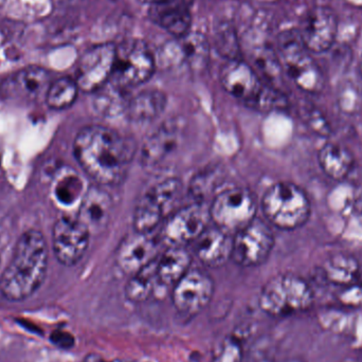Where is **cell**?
I'll list each match as a JSON object with an SVG mask.
<instances>
[{
	"instance_id": "3957f363",
	"label": "cell",
	"mask_w": 362,
	"mask_h": 362,
	"mask_svg": "<svg viewBox=\"0 0 362 362\" xmlns=\"http://www.w3.org/2000/svg\"><path fill=\"white\" fill-rule=\"evenodd\" d=\"M219 78L229 95L255 110L269 112L286 107V95L283 90L266 84L244 59L227 61L221 68Z\"/></svg>"
},
{
	"instance_id": "484cf974",
	"label": "cell",
	"mask_w": 362,
	"mask_h": 362,
	"mask_svg": "<svg viewBox=\"0 0 362 362\" xmlns=\"http://www.w3.org/2000/svg\"><path fill=\"white\" fill-rule=\"evenodd\" d=\"M93 107L95 112L104 117L120 116L127 112L131 99L127 93V88L115 84L112 81L104 85L102 88L95 93Z\"/></svg>"
},
{
	"instance_id": "7402d4cb",
	"label": "cell",
	"mask_w": 362,
	"mask_h": 362,
	"mask_svg": "<svg viewBox=\"0 0 362 362\" xmlns=\"http://www.w3.org/2000/svg\"><path fill=\"white\" fill-rule=\"evenodd\" d=\"M191 261V255L183 247H169L160 257H157L158 284L174 286L189 272Z\"/></svg>"
},
{
	"instance_id": "f1b7e54d",
	"label": "cell",
	"mask_w": 362,
	"mask_h": 362,
	"mask_svg": "<svg viewBox=\"0 0 362 362\" xmlns=\"http://www.w3.org/2000/svg\"><path fill=\"white\" fill-rule=\"evenodd\" d=\"M78 91L80 88L76 80L64 76L51 82L45 99H46L47 105L51 110H67L76 101Z\"/></svg>"
},
{
	"instance_id": "6da1fadb",
	"label": "cell",
	"mask_w": 362,
	"mask_h": 362,
	"mask_svg": "<svg viewBox=\"0 0 362 362\" xmlns=\"http://www.w3.org/2000/svg\"><path fill=\"white\" fill-rule=\"evenodd\" d=\"M74 152L89 177L101 185H116L127 177L137 146L112 127L88 125L76 134Z\"/></svg>"
},
{
	"instance_id": "5bb4252c",
	"label": "cell",
	"mask_w": 362,
	"mask_h": 362,
	"mask_svg": "<svg viewBox=\"0 0 362 362\" xmlns=\"http://www.w3.org/2000/svg\"><path fill=\"white\" fill-rule=\"evenodd\" d=\"M298 32L310 52H325L337 37V15L329 6H315L306 13Z\"/></svg>"
},
{
	"instance_id": "cb8c5ba5",
	"label": "cell",
	"mask_w": 362,
	"mask_h": 362,
	"mask_svg": "<svg viewBox=\"0 0 362 362\" xmlns=\"http://www.w3.org/2000/svg\"><path fill=\"white\" fill-rule=\"evenodd\" d=\"M251 66L266 84L281 89L283 68L278 53L267 45L250 47Z\"/></svg>"
},
{
	"instance_id": "603a6c76",
	"label": "cell",
	"mask_w": 362,
	"mask_h": 362,
	"mask_svg": "<svg viewBox=\"0 0 362 362\" xmlns=\"http://www.w3.org/2000/svg\"><path fill=\"white\" fill-rule=\"evenodd\" d=\"M318 161L322 171L332 180H346L354 167V157L348 148L339 144H325L318 153Z\"/></svg>"
},
{
	"instance_id": "d6986e66",
	"label": "cell",
	"mask_w": 362,
	"mask_h": 362,
	"mask_svg": "<svg viewBox=\"0 0 362 362\" xmlns=\"http://www.w3.org/2000/svg\"><path fill=\"white\" fill-rule=\"evenodd\" d=\"M194 243V252L204 266L221 267L231 259L232 235L219 228H206Z\"/></svg>"
},
{
	"instance_id": "2e32d148",
	"label": "cell",
	"mask_w": 362,
	"mask_h": 362,
	"mask_svg": "<svg viewBox=\"0 0 362 362\" xmlns=\"http://www.w3.org/2000/svg\"><path fill=\"white\" fill-rule=\"evenodd\" d=\"M50 84V74L46 69L29 66L6 78L2 83L1 93L10 99L32 102L42 95L46 97Z\"/></svg>"
},
{
	"instance_id": "7a4b0ae2",
	"label": "cell",
	"mask_w": 362,
	"mask_h": 362,
	"mask_svg": "<svg viewBox=\"0 0 362 362\" xmlns=\"http://www.w3.org/2000/svg\"><path fill=\"white\" fill-rule=\"evenodd\" d=\"M46 238L37 230L25 232L17 240L12 259L0 276V295L10 302L29 299L44 284L48 272Z\"/></svg>"
},
{
	"instance_id": "4fadbf2b",
	"label": "cell",
	"mask_w": 362,
	"mask_h": 362,
	"mask_svg": "<svg viewBox=\"0 0 362 362\" xmlns=\"http://www.w3.org/2000/svg\"><path fill=\"white\" fill-rule=\"evenodd\" d=\"M210 45L204 34L191 32L167 42L159 50L156 63L174 68L187 64L193 69H202L208 63Z\"/></svg>"
},
{
	"instance_id": "8992f818",
	"label": "cell",
	"mask_w": 362,
	"mask_h": 362,
	"mask_svg": "<svg viewBox=\"0 0 362 362\" xmlns=\"http://www.w3.org/2000/svg\"><path fill=\"white\" fill-rule=\"evenodd\" d=\"M314 302L312 287L301 276L280 274L266 282L259 296V305L272 317H286L305 312Z\"/></svg>"
},
{
	"instance_id": "83f0119b",
	"label": "cell",
	"mask_w": 362,
	"mask_h": 362,
	"mask_svg": "<svg viewBox=\"0 0 362 362\" xmlns=\"http://www.w3.org/2000/svg\"><path fill=\"white\" fill-rule=\"evenodd\" d=\"M157 259L131 276L125 285V297L133 303H144L154 295L158 286L156 272Z\"/></svg>"
},
{
	"instance_id": "ab89813d",
	"label": "cell",
	"mask_w": 362,
	"mask_h": 362,
	"mask_svg": "<svg viewBox=\"0 0 362 362\" xmlns=\"http://www.w3.org/2000/svg\"><path fill=\"white\" fill-rule=\"evenodd\" d=\"M359 71H361V74L362 76V53H361V59H359Z\"/></svg>"
},
{
	"instance_id": "4316f807",
	"label": "cell",
	"mask_w": 362,
	"mask_h": 362,
	"mask_svg": "<svg viewBox=\"0 0 362 362\" xmlns=\"http://www.w3.org/2000/svg\"><path fill=\"white\" fill-rule=\"evenodd\" d=\"M325 279L336 285L353 284L359 276V264L352 255L337 253L332 255L322 266Z\"/></svg>"
},
{
	"instance_id": "d6a6232c",
	"label": "cell",
	"mask_w": 362,
	"mask_h": 362,
	"mask_svg": "<svg viewBox=\"0 0 362 362\" xmlns=\"http://www.w3.org/2000/svg\"><path fill=\"white\" fill-rule=\"evenodd\" d=\"M214 40L219 54L225 57L227 61L240 59V42L229 21H221L215 25Z\"/></svg>"
},
{
	"instance_id": "ac0fdd59",
	"label": "cell",
	"mask_w": 362,
	"mask_h": 362,
	"mask_svg": "<svg viewBox=\"0 0 362 362\" xmlns=\"http://www.w3.org/2000/svg\"><path fill=\"white\" fill-rule=\"evenodd\" d=\"M112 196L100 187H89L81 200L78 219L88 228L90 233L103 232L112 218Z\"/></svg>"
},
{
	"instance_id": "7c38bea8",
	"label": "cell",
	"mask_w": 362,
	"mask_h": 362,
	"mask_svg": "<svg viewBox=\"0 0 362 362\" xmlns=\"http://www.w3.org/2000/svg\"><path fill=\"white\" fill-rule=\"evenodd\" d=\"M116 46L98 45L84 53L78 62L76 82L80 90L93 93L107 84L114 74Z\"/></svg>"
},
{
	"instance_id": "d4e9b609",
	"label": "cell",
	"mask_w": 362,
	"mask_h": 362,
	"mask_svg": "<svg viewBox=\"0 0 362 362\" xmlns=\"http://www.w3.org/2000/svg\"><path fill=\"white\" fill-rule=\"evenodd\" d=\"M167 106V95L157 89H148L131 99L127 114L134 122H150L158 118Z\"/></svg>"
},
{
	"instance_id": "4dcf8cb0",
	"label": "cell",
	"mask_w": 362,
	"mask_h": 362,
	"mask_svg": "<svg viewBox=\"0 0 362 362\" xmlns=\"http://www.w3.org/2000/svg\"><path fill=\"white\" fill-rule=\"evenodd\" d=\"M223 181V173L221 169L218 167H209L194 176L189 189L196 202L204 204L211 196L215 197V191L221 187Z\"/></svg>"
},
{
	"instance_id": "60d3db41",
	"label": "cell",
	"mask_w": 362,
	"mask_h": 362,
	"mask_svg": "<svg viewBox=\"0 0 362 362\" xmlns=\"http://www.w3.org/2000/svg\"><path fill=\"white\" fill-rule=\"evenodd\" d=\"M0 264H1V257H0Z\"/></svg>"
},
{
	"instance_id": "f35d334b",
	"label": "cell",
	"mask_w": 362,
	"mask_h": 362,
	"mask_svg": "<svg viewBox=\"0 0 362 362\" xmlns=\"http://www.w3.org/2000/svg\"><path fill=\"white\" fill-rule=\"evenodd\" d=\"M140 1L150 4V6H156V4H163V2L168 1V0H140Z\"/></svg>"
},
{
	"instance_id": "277c9868",
	"label": "cell",
	"mask_w": 362,
	"mask_h": 362,
	"mask_svg": "<svg viewBox=\"0 0 362 362\" xmlns=\"http://www.w3.org/2000/svg\"><path fill=\"white\" fill-rule=\"evenodd\" d=\"M276 46L283 71L293 84L305 93H321L325 88V76L320 66L313 59L312 52L304 45L298 30L281 32Z\"/></svg>"
},
{
	"instance_id": "30bf717a",
	"label": "cell",
	"mask_w": 362,
	"mask_h": 362,
	"mask_svg": "<svg viewBox=\"0 0 362 362\" xmlns=\"http://www.w3.org/2000/svg\"><path fill=\"white\" fill-rule=\"evenodd\" d=\"M214 281L202 269H189L173 286L174 308L185 316L200 314L212 301Z\"/></svg>"
},
{
	"instance_id": "1f68e13d",
	"label": "cell",
	"mask_w": 362,
	"mask_h": 362,
	"mask_svg": "<svg viewBox=\"0 0 362 362\" xmlns=\"http://www.w3.org/2000/svg\"><path fill=\"white\" fill-rule=\"evenodd\" d=\"M165 218L163 211L146 194H144L140 198L134 212V229L138 233L150 234Z\"/></svg>"
},
{
	"instance_id": "52a82bcc",
	"label": "cell",
	"mask_w": 362,
	"mask_h": 362,
	"mask_svg": "<svg viewBox=\"0 0 362 362\" xmlns=\"http://www.w3.org/2000/svg\"><path fill=\"white\" fill-rule=\"evenodd\" d=\"M257 212V196L246 187L221 189L209 208V216L215 227L231 235L250 223Z\"/></svg>"
},
{
	"instance_id": "f546056e",
	"label": "cell",
	"mask_w": 362,
	"mask_h": 362,
	"mask_svg": "<svg viewBox=\"0 0 362 362\" xmlns=\"http://www.w3.org/2000/svg\"><path fill=\"white\" fill-rule=\"evenodd\" d=\"M182 185L177 178H167L153 185L146 195L156 204V206L163 211L165 217L173 212L177 202H180Z\"/></svg>"
},
{
	"instance_id": "9c48e42d",
	"label": "cell",
	"mask_w": 362,
	"mask_h": 362,
	"mask_svg": "<svg viewBox=\"0 0 362 362\" xmlns=\"http://www.w3.org/2000/svg\"><path fill=\"white\" fill-rule=\"evenodd\" d=\"M274 246L272 228L263 219L255 217L233 234L231 259L242 267H257L267 261Z\"/></svg>"
},
{
	"instance_id": "5b68a950",
	"label": "cell",
	"mask_w": 362,
	"mask_h": 362,
	"mask_svg": "<svg viewBox=\"0 0 362 362\" xmlns=\"http://www.w3.org/2000/svg\"><path fill=\"white\" fill-rule=\"evenodd\" d=\"M267 221L282 230H295L305 225L312 212L310 198L302 187L289 181L272 185L262 198Z\"/></svg>"
},
{
	"instance_id": "44dd1931",
	"label": "cell",
	"mask_w": 362,
	"mask_h": 362,
	"mask_svg": "<svg viewBox=\"0 0 362 362\" xmlns=\"http://www.w3.org/2000/svg\"><path fill=\"white\" fill-rule=\"evenodd\" d=\"M151 18L175 38L189 33L192 14L189 4L183 0H168L151 8Z\"/></svg>"
},
{
	"instance_id": "9a60e30c",
	"label": "cell",
	"mask_w": 362,
	"mask_h": 362,
	"mask_svg": "<svg viewBox=\"0 0 362 362\" xmlns=\"http://www.w3.org/2000/svg\"><path fill=\"white\" fill-rule=\"evenodd\" d=\"M209 211L195 202L172 213L163 230V242L169 247H183L194 242L206 229Z\"/></svg>"
},
{
	"instance_id": "836d02e7",
	"label": "cell",
	"mask_w": 362,
	"mask_h": 362,
	"mask_svg": "<svg viewBox=\"0 0 362 362\" xmlns=\"http://www.w3.org/2000/svg\"><path fill=\"white\" fill-rule=\"evenodd\" d=\"M84 185L80 176L74 172H67L59 176L53 187L55 199L63 206H71L83 197Z\"/></svg>"
},
{
	"instance_id": "ba28073f",
	"label": "cell",
	"mask_w": 362,
	"mask_h": 362,
	"mask_svg": "<svg viewBox=\"0 0 362 362\" xmlns=\"http://www.w3.org/2000/svg\"><path fill=\"white\" fill-rule=\"evenodd\" d=\"M156 69V57L144 40L129 38L116 46L112 82L123 88L150 80Z\"/></svg>"
},
{
	"instance_id": "74e56055",
	"label": "cell",
	"mask_w": 362,
	"mask_h": 362,
	"mask_svg": "<svg viewBox=\"0 0 362 362\" xmlns=\"http://www.w3.org/2000/svg\"><path fill=\"white\" fill-rule=\"evenodd\" d=\"M83 362H110L105 361L101 355L99 354H87L86 357L83 359Z\"/></svg>"
},
{
	"instance_id": "8d00e7d4",
	"label": "cell",
	"mask_w": 362,
	"mask_h": 362,
	"mask_svg": "<svg viewBox=\"0 0 362 362\" xmlns=\"http://www.w3.org/2000/svg\"><path fill=\"white\" fill-rule=\"evenodd\" d=\"M50 341L57 348L63 349V350H70L76 344V338L69 332L57 329L51 334Z\"/></svg>"
},
{
	"instance_id": "e575fe53",
	"label": "cell",
	"mask_w": 362,
	"mask_h": 362,
	"mask_svg": "<svg viewBox=\"0 0 362 362\" xmlns=\"http://www.w3.org/2000/svg\"><path fill=\"white\" fill-rule=\"evenodd\" d=\"M244 350L238 338L226 336L213 349L212 362H243Z\"/></svg>"
},
{
	"instance_id": "d590c367",
	"label": "cell",
	"mask_w": 362,
	"mask_h": 362,
	"mask_svg": "<svg viewBox=\"0 0 362 362\" xmlns=\"http://www.w3.org/2000/svg\"><path fill=\"white\" fill-rule=\"evenodd\" d=\"M300 116L303 119L304 123L315 133L320 136L331 135L332 129L329 120L314 104L304 103L301 105Z\"/></svg>"
},
{
	"instance_id": "ffe728a7",
	"label": "cell",
	"mask_w": 362,
	"mask_h": 362,
	"mask_svg": "<svg viewBox=\"0 0 362 362\" xmlns=\"http://www.w3.org/2000/svg\"><path fill=\"white\" fill-rule=\"evenodd\" d=\"M180 127L176 121L163 123L154 133L151 134L142 144L140 161L146 168L160 165L177 146Z\"/></svg>"
},
{
	"instance_id": "8fae6325",
	"label": "cell",
	"mask_w": 362,
	"mask_h": 362,
	"mask_svg": "<svg viewBox=\"0 0 362 362\" xmlns=\"http://www.w3.org/2000/svg\"><path fill=\"white\" fill-rule=\"evenodd\" d=\"M90 234L78 217H59L52 229V248L57 261L68 267L78 264L86 253Z\"/></svg>"
},
{
	"instance_id": "e0dca14e",
	"label": "cell",
	"mask_w": 362,
	"mask_h": 362,
	"mask_svg": "<svg viewBox=\"0 0 362 362\" xmlns=\"http://www.w3.org/2000/svg\"><path fill=\"white\" fill-rule=\"evenodd\" d=\"M158 245L148 234H129L121 242L116 253V263L125 274L133 276L157 259Z\"/></svg>"
}]
</instances>
